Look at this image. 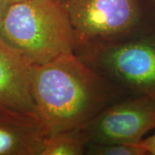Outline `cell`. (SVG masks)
<instances>
[{
    "instance_id": "277c9868",
    "label": "cell",
    "mask_w": 155,
    "mask_h": 155,
    "mask_svg": "<svg viewBox=\"0 0 155 155\" xmlns=\"http://www.w3.org/2000/svg\"><path fill=\"white\" fill-rule=\"evenodd\" d=\"M77 41L83 45L142 33L155 26L144 0H63ZM77 51V50H76Z\"/></svg>"
},
{
    "instance_id": "8fae6325",
    "label": "cell",
    "mask_w": 155,
    "mask_h": 155,
    "mask_svg": "<svg viewBox=\"0 0 155 155\" xmlns=\"http://www.w3.org/2000/svg\"><path fill=\"white\" fill-rule=\"evenodd\" d=\"M12 2L10 0H0V24L2 22V20L5 17L7 9L9 8V6Z\"/></svg>"
},
{
    "instance_id": "52a82bcc",
    "label": "cell",
    "mask_w": 155,
    "mask_h": 155,
    "mask_svg": "<svg viewBox=\"0 0 155 155\" xmlns=\"http://www.w3.org/2000/svg\"><path fill=\"white\" fill-rule=\"evenodd\" d=\"M43 139L36 118L0 112V155H41Z\"/></svg>"
},
{
    "instance_id": "30bf717a",
    "label": "cell",
    "mask_w": 155,
    "mask_h": 155,
    "mask_svg": "<svg viewBox=\"0 0 155 155\" xmlns=\"http://www.w3.org/2000/svg\"><path fill=\"white\" fill-rule=\"evenodd\" d=\"M137 144L144 150L147 155H155V133L147 138L141 140Z\"/></svg>"
},
{
    "instance_id": "ba28073f",
    "label": "cell",
    "mask_w": 155,
    "mask_h": 155,
    "mask_svg": "<svg viewBox=\"0 0 155 155\" xmlns=\"http://www.w3.org/2000/svg\"><path fill=\"white\" fill-rule=\"evenodd\" d=\"M86 140L82 128L44 137L41 155H81L85 153Z\"/></svg>"
},
{
    "instance_id": "7a4b0ae2",
    "label": "cell",
    "mask_w": 155,
    "mask_h": 155,
    "mask_svg": "<svg viewBox=\"0 0 155 155\" xmlns=\"http://www.w3.org/2000/svg\"><path fill=\"white\" fill-rule=\"evenodd\" d=\"M0 39L33 66L75 54L77 50L70 19L57 0L12 2L0 24Z\"/></svg>"
},
{
    "instance_id": "5b68a950",
    "label": "cell",
    "mask_w": 155,
    "mask_h": 155,
    "mask_svg": "<svg viewBox=\"0 0 155 155\" xmlns=\"http://www.w3.org/2000/svg\"><path fill=\"white\" fill-rule=\"evenodd\" d=\"M155 130V100L134 96L109 104L82 128L86 143L136 144Z\"/></svg>"
},
{
    "instance_id": "8992f818",
    "label": "cell",
    "mask_w": 155,
    "mask_h": 155,
    "mask_svg": "<svg viewBox=\"0 0 155 155\" xmlns=\"http://www.w3.org/2000/svg\"><path fill=\"white\" fill-rule=\"evenodd\" d=\"M33 70L26 58L0 39V112L38 120Z\"/></svg>"
},
{
    "instance_id": "4fadbf2b",
    "label": "cell",
    "mask_w": 155,
    "mask_h": 155,
    "mask_svg": "<svg viewBox=\"0 0 155 155\" xmlns=\"http://www.w3.org/2000/svg\"><path fill=\"white\" fill-rule=\"evenodd\" d=\"M57 1H59V2H61H61H62L63 0H57Z\"/></svg>"
},
{
    "instance_id": "9c48e42d",
    "label": "cell",
    "mask_w": 155,
    "mask_h": 155,
    "mask_svg": "<svg viewBox=\"0 0 155 155\" xmlns=\"http://www.w3.org/2000/svg\"><path fill=\"white\" fill-rule=\"evenodd\" d=\"M84 154L147 155L137 143H86Z\"/></svg>"
},
{
    "instance_id": "7c38bea8",
    "label": "cell",
    "mask_w": 155,
    "mask_h": 155,
    "mask_svg": "<svg viewBox=\"0 0 155 155\" xmlns=\"http://www.w3.org/2000/svg\"><path fill=\"white\" fill-rule=\"evenodd\" d=\"M11 2H17V1H22V0H10Z\"/></svg>"
},
{
    "instance_id": "5bb4252c",
    "label": "cell",
    "mask_w": 155,
    "mask_h": 155,
    "mask_svg": "<svg viewBox=\"0 0 155 155\" xmlns=\"http://www.w3.org/2000/svg\"><path fill=\"white\" fill-rule=\"evenodd\" d=\"M153 3H154V5H155V0H153Z\"/></svg>"
},
{
    "instance_id": "6da1fadb",
    "label": "cell",
    "mask_w": 155,
    "mask_h": 155,
    "mask_svg": "<svg viewBox=\"0 0 155 155\" xmlns=\"http://www.w3.org/2000/svg\"><path fill=\"white\" fill-rule=\"evenodd\" d=\"M113 85L76 53L34 66V98L44 137L83 128L110 104Z\"/></svg>"
},
{
    "instance_id": "3957f363",
    "label": "cell",
    "mask_w": 155,
    "mask_h": 155,
    "mask_svg": "<svg viewBox=\"0 0 155 155\" xmlns=\"http://www.w3.org/2000/svg\"><path fill=\"white\" fill-rule=\"evenodd\" d=\"M76 54L111 84L155 100V26L126 38L80 46Z\"/></svg>"
}]
</instances>
